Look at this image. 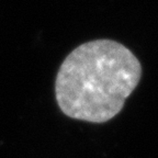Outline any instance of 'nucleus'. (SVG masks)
<instances>
[{"label": "nucleus", "instance_id": "nucleus-1", "mask_svg": "<svg viewBox=\"0 0 158 158\" xmlns=\"http://www.w3.org/2000/svg\"><path fill=\"white\" fill-rule=\"evenodd\" d=\"M141 77V62L123 44L108 39L86 42L59 67L57 104L70 118L106 123L122 111Z\"/></svg>", "mask_w": 158, "mask_h": 158}]
</instances>
